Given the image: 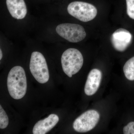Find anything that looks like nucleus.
Returning a JSON list of instances; mask_svg holds the SVG:
<instances>
[{
    "label": "nucleus",
    "mask_w": 134,
    "mask_h": 134,
    "mask_svg": "<svg viewBox=\"0 0 134 134\" xmlns=\"http://www.w3.org/2000/svg\"><path fill=\"white\" fill-rule=\"evenodd\" d=\"M27 81L23 68L16 66L12 68L8 75L7 87L10 96L15 99L23 98L26 93Z\"/></svg>",
    "instance_id": "f257e3e1"
},
{
    "label": "nucleus",
    "mask_w": 134,
    "mask_h": 134,
    "mask_svg": "<svg viewBox=\"0 0 134 134\" xmlns=\"http://www.w3.org/2000/svg\"><path fill=\"white\" fill-rule=\"evenodd\" d=\"M83 63V57L81 53L76 48L67 49L62 56L63 70L70 77L79 72L82 67Z\"/></svg>",
    "instance_id": "f03ea898"
},
{
    "label": "nucleus",
    "mask_w": 134,
    "mask_h": 134,
    "mask_svg": "<svg viewBox=\"0 0 134 134\" xmlns=\"http://www.w3.org/2000/svg\"><path fill=\"white\" fill-rule=\"evenodd\" d=\"M30 69L36 81L40 83H45L49 79L48 66L45 58L38 52H32L31 57Z\"/></svg>",
    "instance_id": "7ed1b4c3"
},
{
    "label": "nucleus",
    "mask_w": 134,
    "mask_h": 134,
    "mask_svg": "<svg viewBox=\"0 0 134 134\" xmlns=\"http://www.w3.org/2000/svg\"><path fill=\"white\" fill-rule=\"evenodd\" d=\"M67 10L70 15L83 22L93 20L97 14V10L94 5L83 2L71 3L68 6Z\"/></svg>",
    "instance_id": "20e7f679"
},
{
    "label": "nucleus",
    "mask_w": 134,
    "mask_h": 134,
    "mask_svg": "<svg viewBox=\"0 0 134 134\" xmlns=\"http://www.w3.org/2000/svg\"><path fill=\"white\" fill-rule=\"evenodd\" d=\"M55 30L58 35L71 43L80 42L86 36L83 27L79 24H62L58 25Z\"/></svg>",
    "instance_id": "39448f33"
},
{
    "label": "nucleus",
    "mask_w": 134,
    "mask_h": 134,
    "mask_svg": "<svg viewBox=\"0 0 134 134\" xmlns=\"http://www.w3.org/2000/svg\"><path fill=\"white\" fill-rule=\"evenodd\" d=\"M99 118L100 115L97 111L88 110L75 120L73 128L76 131L80 133L89 132L96 126Z\"/></svg>",
    "instance_id": "423d86ee"
},
{
    "label": "nucleus",
    "mask_w": 134,
    "mask_h": 134,
    "mask_svg": "<svg viewBox=\"0 0 134 134\" xmlns=\"http://www.w3.org/2000/svg\"><path fill=\"white\" fill-rule=\"evenodd\" d=\"M133 37L128 31L124 29L116 30L111 37V41L114 48L119 52L125 51L132 43Z\"/></svg>",
    "instance_id": "0eeeda50"
},
{
    "label": "nucleus",
    "mask_w": 134,
    "mask_h": 134,
    "mask_svg": "<svg viewBox=\"0 0 134 134\" xmlns=\"http://www.w3.org/2000/svg\"><path fill=\"white\" fill-rule=\"evenodd\" d=\"M102 77V72L99 70L94 69L91 70L85 86V92L87 96H92L97 92L100 86Z\"/></svg>",
    "instance_id": "6e6552de"
},
{
    "label": "nucleus",
    "mask_w": 134,
    "mask_h": 134,
    "mask_svg": "<svg viewBox=\"0 0 134 134\" xmlns=\"http://www.w3.org/2000/svg\"><path fill=\"white\" fill-rule=\"evenodd\" d=\"M59 117L55 114H51L46 119L40 120L34 125V134H45L52 129L59 122Z\"/></svg>",
    "instance_id": "1a4fd4ad"
},
{
    "label": "nucleus",
    "mask_w": 134,
    "mask_h": 134,
    "mask_svg": "<svg viewBox=\"0 0 134 134\" xmlns=\"http://www.w3.org/2000/svg\"><path fill=\"white\" fill-rule=\"evenodd\" d=\"M8 9L13 18L17 19L24 18L27 10L24 0H7Z\"/></svg>",
    "instance_id": "9d476101"
},
{
    "label": "nucleus",
    "mask_w": 134,
    "mask_h": 134,
    "mask_svg": "<svg viewBox=\"0 0 134 134\" xmlns=\"http://www.w3.org/2000/svg\"><path fill=\"white\" fill-rule=\"evenodd\" d=\"M123 72L128 80L134 81V56L126 63L123 67Z\"/></svg>",
    "instance_id": "9b49d317"
},
{
    "label": "nucleus",
    "mask_w": 134,
    "mask_h": 134,
    "mask_svg": "<svg viewBox=\"0 0 134 134\" xmlns=\"http://www.w3.org/2000/svg\"><path fill=\"white\" fill-rule=\"evenodd\" d=\"M9 119L8 115L2 106L0 105V128L4 129L8 126Z\"/></svg>",
    "instance_id": "f8f14e48"
},
{
    "label": "nucleus",
    "mask_w": 134,
    "mask_h": 134,
    "mask_svg": "<svg viewBox=\"0 0 134 134\" xmlns=\"http://www.w3.org/2000/svg\"><path fill=\"white\" fill-rule=\"evenodd\" d=\"M127 13L131 19H134V0H126Z\"/></svg>",
    "instance_id": "ddd939ff"
},
{
    "label": "nucleus",
    "mask_w": 134,
    "mask_h": 134,
    "mask_svg": "<svg viewBox=\"0 0 134 134\" xmlns=\"http://www.w3.org/2000/svg\"><path fill=\"white\" fill-rule=\"evenodd\" d=\"M123 132L125 134H134V122H129L123 128Z\"/></svg>",
    "instance_id": "4468645a"
},
{
    "label": "nucleus",
    "mask_w": 134,
    "mask_h": 134,
    "mask_svg": "<svg viewBox=\"0 0 134 134\" xmlns=\"http://www.w3.org/2000/svg\"><path fill=\"white\" fill-rule=\"evenodd\" d=\"M2 53L1 49H0V60H1L2 58Z\"/></svg>",
    "instance_id": "2eb2a0df"
}]
</instances>
